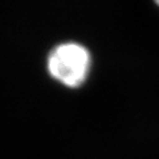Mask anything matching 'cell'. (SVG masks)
<instances>
[{
    "mask_svg": "<svg viewBox=\"0 0 159 159\" xmlns=\"http://www.w3.org/2000/svg\"><path fill=\"white\" fill-rule=\"evenodd\" d=\"M89 53L76 43H65L53 50L48 67L54 79L66 86L75 87L85 81L89 70Z\"/></svg>",
    "mask_w": 159,
    "mask_h": 159,
    "instance_id": "cell-1",
    "label": "cell"
},
{
    "mask_svg": "<svg viewBox=\"0 0 159 159\" xmlns=\"http://www.w3.org/2000/svg\"><path fill=\"white\" fill-rule=\"evenodd\" d=\"M157 5H158V6H159V1H157Z\"/></svg>",
    "mask_w": 159,
    "mask_h": 159,
    "instance_id": "cell-2",
    "label": "cell"
}]
</instances>
